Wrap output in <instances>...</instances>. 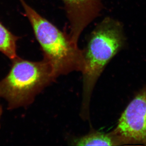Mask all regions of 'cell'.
<instances>
[{
    "mask_svg": "<svg viewBox=\"0 0 146 146\" xmlns=\"http://www.w3.org/2000/svg\"><path fill=\"white\" fill-rule=\"evenodd\" d=\"M10 72L0 81V98L9 109L31 104L37 94L55 80L48 63L28 61L19 57L12 60Z\"/></svg>",
    "mask_w": 146,
    "mask_h": 146,
    "instance_id": "3",
    "label": "cell"
},
{
    "mask_svg": "<svg viewBox=\"0 0 146 146\" xmlns=\"http://www.w3.org/2000/svg\"><path fill=\"white\" fill-rule=\"evenodd\" d=\"M31 23L54 79L73 71L82 72L84 68L83 50L64 33L39 14L25 0H19Z\"/></svg>",
    "mask_w": 146,
    "mask_h": 146,
    "instance_id": "2",
    "label": "cell"
},
{
    "mask_svg": "<svg viewBox=\"0 0 146 146\" xmlns=\"http://www.w3.org/2000/svg\"><path fill=\"white\" fill-rule=\"evenodd\" d=\"M19 37L10 32L0 22V52L12 60L18 57L17 42Z\"/></svg>",
    "mask_w": 146,
    "mask_h": 146,
    "instance_id": "7",
    "label": "cell"
},
{
    "mask_svg": "<svg viewBox=\"0 0 146 146\" xmlns=\"http://www.w3.org/2000/svg\"><path fill=\"white\" fill-rule=\"evenodd\" d=\"M126 38L121 22L106 17L98 24L88 37L83 50L84 68L82 72V100L81 115L84 120L90 116L91 95L96 83L106 64L124 47Z\"/></svg>",
    "mask_w": 146,
    "mask_h": 146,
    "instance_id": "1",
    "label": "cell"
},
{
    "mask_svg": "<svg viewBox=\"0 0 146 146\" xmlns=\"http://www.w3.org/2000/svg\"><path fill=\"white\" fill-rule=\"evenodd\" d=\"M2 113H3V109H2L1 104H0V119L1 117V115H2Z\"/></svg>",
    "mask_w": 146,
    "mask_h": 146,
    "instance_id": "8",
    "label": "cell"
},
{
    "mask_svg": "<svg viewBox=\"0 0 146 146\" xmlns=\"http://www.w3.org/2000/svg\"><path fill=\"white\" fill-rule=\"evenodd\" d=\"M76 146H121L124 142L112 131L105 133L95 130L90 131L88 133L79 137L73 141Z\"/></svg>",
    "mask_w": 146,
    "mask_h": 146,
    "instance_id": "6",
    "label": "cell"
},
{
    "mask_svg": "<svg viewBox=\"0 0 146 146\" xmlns=\"http://www.w3.org/2000/svg\"><path fill=\"white\" fill-rule=\"evenodd\" d=\"M70 24L69 35L78 44L80 35L97 18L103 8L102 0H63Z\"/></svg>",
    "mask_w": 146,
    "mask_h": 146,
    "instance_id": "5",
    "label": "cell"
},
{
    "mask_svg": "<svg viewBox=\"0 0 146 146\" xmlns=\"http://www.w3.org/2000/svg\"><path fill=\"white\" fill-rule=\"evenodd\" d=\"M112 132L125 145H146V87L129 104Z\"/></svg>",
    "mask_w": 146,
    "mask_h": 146,
    "instance_id": "4",
    "label": "cell"
}]
</instances>
